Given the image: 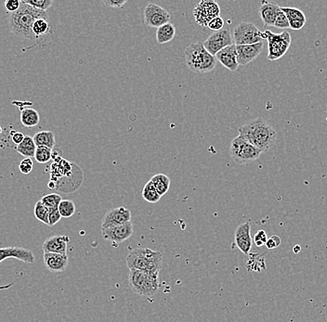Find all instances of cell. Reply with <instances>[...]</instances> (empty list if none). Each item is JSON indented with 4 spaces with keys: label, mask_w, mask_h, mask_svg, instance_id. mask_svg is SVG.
Returning a JSON list of instances; mask_svg holds the SVG:
<instances>
[{
    "label": "cell",
    "mask_w": 327,
    "mask_h": 322,
    "mask_svg": "<svg viewBox=\"0 0 327 322\" xmlns=\"http://www.w3.org/2000/svg\"><path fill=\"white\" fill-rule=\"evenodd\" d=\"M216 60L222 64L226 69L234 72L238 69L239 64L237 63V51L236 46L231 45L225 49L221 50L216 54Z\"/></svg>",
    "instance_id": "cell-19"
},
{
    "label": "cell",
    "mask_w": 327,
    "mask_h": 322,
    "mask_svg": "<svg viewBox=\"0 0 327 322\" xmlns=\"http://www.w3.org/2000/svg\"><path fill=\"white\" fill-rule=\"evenodd\" d=\"M299 250H300V247L298 246V245H296V246L294 248V252H295V253H298Z\"/></svg>",
    "instance_id": "cell-44"
},
{
    "label": "cell",
    "mask_w": 327,
    "mask_h": 322,
    "mask_svg": "<svg viewBox=\"0 0 327 322\" xmlns=\"http://www.w3.org/2000/svg\"><path fill=\"white\" fill-rule=\"evenodd\" d=\"M33 167H34V163L31 158H25L20 163V171L25 175L30 174L33 171Z\"/></svg>",
    "instance_id": "cell-35"
},
{
    "label": "cell",
    "mask_w": 327,
    "mask_h": 322,
    "mask_svg": "<svg viewBox=\"0 0 327 322\" xmlns=\"http://www.w3.org/2000/svg\"><path fill=\"white\" fill-rule=\"evenodd\" d=\"M133 234V225L131 221L124 225L109 228H101V236L103 240L110 241L113 244H119L128 240Z\"/></svg>",
    "instance_id": "cell-13"
},
{
    "label": "cell",
    "mask_w": 327,
    "mask_h": 322,
    "mask_svg": "<svg viewBox=\"0 0 327 322\" xmlns=\"http://www.w3.org/2000/svg\"><path fill=\"white\" fill-rule=\"evenodd\" d=\"M274 27L279 28V29H287L289 28V22L288 19L286 18L285 14L282 12V10L280 9L279 13L277 14L276 20L274 23Z\"/></svg>",
    "instance_id": "cell-34"
},
{
    "label": "cell",
    "mask_w": 327,
    "mask_h": 322,
    "mask_svg": "<svg viewBox=\"0 0 327 322\" xmlns=\"http://www.w3.org/2000/svg\"><path fill=\"white\" fill-rule=\"evenodd\" d=\"M26 136L24 135V133L22 132H16L14 133L13 135V141L14 144L16 145H19L20 143L23 142V140L25 139Z\"/></svg>",
    "instance_id": "cell-43"
},
{
    "label": "cell",
    "mask_w": 327,
    "mask_h": 322,
    "mask_svg": "<svg viewBox=\"0 0 327 322\" xmlns=\"http://www.w3.org/2000/svg\"><path fill=\"white\" fill-rule=\"evenodd\" d=\"M22 2L43 12H47L53 5L52 0H23Z\"/></svg>",
    "instance_id": "cell-33"
},
{
    "label": "cell",
    "mask_w": 327,
    "mask_h": 322,
    "mask_svg": "<svg viewBox=\"0 0 327 322\" xmlns=\"http://www.w3.org/2000/svg\"><path fill=\"white\" fill-rule=\"evenodd\" d=\"M220 14V6L214 0H203L194 10L195 22L202 27H208L210 21L219 17Z\"/></svg>",
    "instance_id": "cell-9"
},
{
    "label": "cell",
    "mask_w": 327,
    "mask_h": 322,
    "mask_svg": "<svg viewBox=\"0 0 327 322\" xmlns=\"http://www.w3.org/2000/svg\"><path fill=\"white\" fill-rule=\"evenodd\" d=\"M63 201L62 196L57 194V193H51L48 195H45L41 198L40 202L44 204L45 206L48 208L49 212L58 210L60 202Z\"/></svg>",
    "instance_id": "cell-27"
},
{
    "label": "cell",
    "mask_w": 327,
    "mask_h": 322,
    "mask_svg": "<svg viewBox=\"0 0 327 322\" xmlns=\"http://www.w3.org/2000/svg\"><path fill=\"white\" fill-rule=\"evenodd\" d=\"M263 34L268 41V60L273 62L284 56L292 41L289 32L283 31L281 34H274L266 30Z\"/></svg>",
    "instance_id": "cell-6"
},
{
    "label": "cell",
    "mask_w": 327,
    "mask_h": 322,
    "mask_svg": "<svg viewBox=\"0 0 327 322\" xmlns=\"http://www.w3.org/2000/svg\"><path fill=\"white\" fill-rule=\"evenodd\" d=\"M267 240H268V236H267V233L265 232L264 230H258V232L255 235V237L253 238V241L255 242V244L258 247L265 245Z\"/></svg>",
    "instance_id": "cell-37"
},
{
    "label": "cell",
    "mask_w": 327,
    "mask_h": 322,
    "mask_svg": "<svg viewBox=\"0 0 327 322\" xmlns=\"http://www.w3.org/2000/svg\"><path fill=\"white\" fill-rule=\"evenodd\" d=\"M238 132L240 137L261 152H269L276 142L275 129L260 117L240 127Z\"/></svg>",
    "instance_id": "cell-1"
},
{
    "label": "cell",
    "mask_w": 327,
    "mask_h": 322,
    "mask_svg": "<svg viewBox=\"0 0 327 322\" xmlns=\"http://www.w3.org/2000/svg\"><path fill=\"white\" fill-rule=\"evenodd\" d=\"M281 10L288 19V22L293 21H306V16L299 9L290 8V7H281Z\"/></svg>",
    "instance_id": "cell-29"
},
{
    "label": "cell",
    "mask_w": 327,
    "mask_h": 322,
    "mask_svg": "<svg viewBox=\"0 0 327 322\" xmlns=\"http://www.w3.org/2000/svg\"><path fill=\"white\" fill-rule=\"evenodd\" d=\"M49 213H50V215H49V226L52 227V226L56 225L57 223L61 220L62 216L60 215L59 209L54 210V211H51Z\"/></svg>",
    "instance_id": "cell-39"
},
{
    "label": "cell",
    "mask_w": 327,
    "mask_h": 322,
    "mask_svg": "<svg viewBox=\"0 0 327 322\" xmlns=\"http://www.w3.org/2000/svg\"><path fill=\"white\" fill-rule=\"evenodd\" d=\"M263 42L245 46H236L237 63L239 66H245L250 64L254 60H256L263 51Z\"/></svg>",
    "instance_id": "cell-16"
},
{
    "label": "cell",
    "mask_w": 327,
    "mask_h": 322,
    "mask_svg": "<svg viewBox=\"0 0 327 322\" xmlns=\"http://www.w3.org/2000/svg\"><path fill=\"white\" fill-rule=\"evenodd\" d=\"M34 214L38 220L49 226V215H50L49 210L40 201H38L36 203L34 208Z\"/></svg>",
    "instance_id": "cell-31"
},
{
    "label": "cell",
    "mask_w": 327,
    "mask_h": 322,
    "mask_svg": "<svg viewBox=\"0 0 327 322\" xmlns=\"http://www.w3.org/2000/svg\"><path fill=\"white\" fill-rule=\"evenodd\" d=\"M59 212L62 217L68 218L76 213V205L71 200H63L59 204Z\"/></svg>",
    "instance_id": "cell-30"
},
{
    "label": "cell",
    "mask_w": 327,
    "mask_h": 322,
    "mask_svg": "<svg viewBox=\"0 0 327 322\" xmlns=\"http://www.w3.org/2000/svg\"><path fill=\"white\" fill-rule=\"evenodd\" d=\"M70 239L66 235H53L45 240L42 245L44 253L67 254V244Z\"/></svg>",
    "instance_id": "cell-17"
},
{
    "label": "cell",
    "mask_w": 327,
    "mask_h": 322,
    "mask_svg": "<svg viewBox=\"0 0 327 322\" xmlns=\"http://www.w3.org/2000/svg\"><path fill=\"white\" fill-rule=\"evenodd\" d=\"M280 9L281 7L274 2H268V1L261 2V5L259 8V14H260V18L264 24V26L267 27V26H274L277 14L279 13Z\"/></svg>",
    "instance_id": "cell-20"
},
{
    "label": "cell",
    "mask_w": 327,
    "mask_h": 322,
    "mask_svg": "<svg viewBox=\"0 0 327 322\" xmlns=\"http://www.w3.org/2000/svg\"><path fill=\"white\" fill-rule=\"evenodd\" d=\"M21 6L20 0H7L5 1V8L10 13H15L19 10Z\"/></svg>",
    "instance_id": "cell-38"
},
{
    "label": "cell",
    "mask_w": 327,
    "mask_h": 322,
    "mask_svg": "<svg viewBox=\"0 0 327 322\" xmlns=\"http://www.w3.org/2000/svg\"><path fill=\"white\" fill-rule=\"evenodd\" d=\"M40 121L38 111L32 108H27L21 112V123L26 127L38 126Z\"/></svg>",
    "instance_id": "cell-23"
},
{
    "label": "cell",
    "mask_w": 327,
    "mask_h": 322,
    "mask_svg": "<svg viewBox=\"0 0 327 322\" xmlns=\"http://www.w3.org/2000/svg\"><path fill=\"white\" fill-rule=\"evenodd\" d=\"M142 198L147 202L156 203V202L160 201L161 196L158 194L157 191L155 190V188L153 187V185L151 184V181H149V182L145 184V186L143 187Z\"/></svg>",
    "instance_id": "cell-26"
},
{
    "label": "cell",
    "mask_w": 327,
    "mask_h": 322,
    "mask_svg": "<svg viewBox=\"0 0 327 322\" xmlns=\"http://www.w3.org/2000/svg\"><path fill=\"white\" fill-rule=\"evenodd\" d=\"M33 139L37 147H47L52 150L56 145L55 134L52 131H40L36 133L33 137Z\"/></svg>",
    "instance_id": "cell-22"
},
{
    "label": "cell",
    "mask_w": 327,
    "mask_h": 322,
    "mask_svg": "<svg viewBox=\"0 0 327 322\" xmlns=\"http://www.w3.org/2000/svg\"><path fill=\"white\" fill-rule=\"evenodd\" d=\"M15 258L23 261L26 264H33L36 261V256L31 250L23 247H3L0 248V263L5 259ZM14 283L0 286V290H9L13 287Z\"/></svg>",
    "instance_id": "cell-10"
},
{
    "label": "cell",
    "mask_w": 327,
    "mask_h": 322,
    "mask_svg": "<svg viewBox=\"0 0 327 322\" xmlns=\"http://www.w3.org/2000/svg\"><path fill=\"white\" fill-rule=\"evenodd\" d=\"M37 150V145L35 144L34 139L30 136H26L22 143L17 145L16 151L19 152L21 155L26 156V158H33L35 156Z\"/></svg>",
    "instance_id": "cell-25"
},
{
    "label": "cell",
    "mask_w": 327,
    "mask_h": 322,
    "mask_svg": "<svg viewBox=\"0 0 327 322\" xmlns=\"http://www.w3.org/2000/svg\"><path fill=\"white\" fill-rule=\"evenodd\" d=\"M186 64L195 74L204 75L214 70L217 60L208 52L202 42L190 45L184 52Z\"/></svg>",
    "instance_id": "cell-4"
},
{
    "label": "cell",
    "mask_w": 327,
    "mask_h": 322,
    "mask_svg": "<svg viewBox=\"0 0 327 322\" xmlns=\"http://www.w3.org/2000/svg\"><path fill=\"white\" fill-rule=\"evenodd\" d=\"M126 0H105L103 1V3L106 6L110 7V8H116V9H120L123 8V6L126 4Z\"/></svg>",
    "instance_id": "cell-41"
},
{
    "label": "cell",
    "mask_w": 327,
    "mask_h": 322,
    "mask_svg": "<svg viewBox=\"0 0 327 322\" xmlns=\"http://www.w3.org/2000/svg\"><path fill=\"white\" fill-rule=\"evenodd\" d=\"M50 29L51 27L48 19H38L34 23L32 31L36 36V38H38L39 37L47 35L50 32Z\"/></svg>",
    "instance_id": "cell-28"
},
{
    "label": "cell",
    "mask_w": 327,
    "mask_h": 322,
    "mask_svg": "<svg viewBox=\"0 0 327 322\" xmlns=\"http://www.w3.org/2000/svg\"><path fill=\"white\" fill-rule=\"evenodd\" d=\"M131 220V212L128 209L120 206L111 209L104 215L101 221V228L116 227L124 225Z\"/></svg>",
    "instance_id": "cell-14"
},
{
    "label": "cell",
    "mask_w": 327,
    "mask_h": 322,
    "mask_svg": "<svg viewBox=\"0 0 327 322\" xmlns=\"http://www.w3.org/2000/svg\"><path fill=\"white\" fill-rule=\"evenodd\" d=\"M128 282L133 291L140 296H153L159 289V273L129 270Z\"/></svg>",
    "instance_id": "cell-5"
},
{
    "label": "cell",
    "mask_w": 327,
    "mask_h": 322,
    "mask_svg": "<svg viewBox=\"0 0 327 322\" xmlns=\"http://www.w3.org/2000/svg\"><path fill=\"white\" fill-rule=\"evenodd\" d=\"M305 24H306V21H293L289 23V28L293 30H300L304 27Z\"/></svg>",
    "instance_id": "cell-42"
},
{
    "label": "cell",
    "mask_w": 327,
    "mask_h": 322,
    "mask_svg": "<svg viewBox=\"0 0 327 322\" xmlns=\"http://www.w3.org/2000/svg\"><path fill=\"white\" fill-rule=\"evenodd\" d=\"M38 19H48L47 12L37 10L21 1L19 10L10 14L9 26L16 37L36 40L38 38H36L32 29L34 23Z\"/></svg>",
    "instance_id": "cell-2"
},
{
    "label": "cell",
    "mask_w": 327,
    "mask_h": 322,
    "mask_svg": "<svg viewBox=\"0 0 327 322\" xmlns=\"http://www.w3.org/2000/svg\"><path fill=\"white\" fill-rule=\"evenodd\" d=\"M176 35V28L173 24L168 23L157 28L156 40L158 44L164 45L172 41Z\"/></svg>",
    "instance_id": "cell-21"
},
{
    "label": "cell",
    "mask_w": 327,
    "mask_h": 322,
    "mask_svg": "<svg viewBox=\"0 0 327 322\" xmlns=\"http://www.w3.org/2000/svg\"><path fill=\"white\" fill-rule=\"evenodd\" d=\"M163 254L149 248H135L127 254L126 266L129 270L159 273L162 267Z\"/></svg>",
    "instance_id": "cell-3"
},
{
    "label": "cell",
    "mask_w": 327,
    "mask_h": 322,
    "mask_svg": "<svg viewBox=\"0 0 327 322\" xmlns=\"http://www.w3.org/2000/svg\"><path fill=\"white\" fill-rule=\"evenodd\" d=\"M2 133V127H0V134Z\"/></svg>",
    "instance_id": "cell-45"
},
{
    "label": "cell",
    "mask_w": 327,
    "mask_h": 322,
    "mask_svg": "<svg viewBox=\"0 0 327 322\" xmlns=\"http://www.w3.org/2000/svg\"><path fill=\"white\" fill-rule=\"evenodd\" d=\"M150 181L153 185V187L155 188L158 194L161 197L165 195L170 190V178L167 175L157 174L151 177Z\"/></svg>",
    "instance_id": "cell-24"
},
{
    "label": "cell",
    "mask_w": 327,
    "mask_h": 322,
    "mask_svg": "<svg viewBox=\"0 0 327 322\" xmlns=\"http://www.w3.org/2000/svg\"><path fill=\"white\" fill-rule=\"evenodd\" d=\"M223 26H224V21L223 19L219 16V17H216L212 21H210V23L208 24V27L214 31V32H218V31H220L223 29Z\"/></svg>",
    "instance_id": "cell-36"
},
{
    "label": "cell",
    "mask_w": 327,
    "mask_h": 322,
    "mask_svg": "<svg viewBox=\"0 0 327 322\" xmlns=\"http://www.w3.org/2000/svg\"><path fill=\"white\" fill-rule=\"evenodd\" d=\"M170 18L171 17L169 12L156 4L150 3L144 8L143 19L145 26L157 29L164 25L170 23Z\"/></svg>",
    "instance_id": "cell-12"
},
{
    "label": "cell",
    "mask_w": 327,
    "mask_h": 322,
    "mask_svg": "<svg viewBox=\"0 0 327 322\" xmlns=\"http://www.w3.org/2000/svg\"><path fill=\"white\" fill-rule=\"evenodd\" d=\"M44 265L49 271L52 273L63 272L68 266V255L61 253H44Z\"/></svg>",
    "instance_id": "cell-18"
},
{
    "label": "cell",
    "mask_w": 327,
    "mask_h": 322,
    "mask_svg": "<svg viewBox=\"0 0 327 322\" xmlns=\"http://www.w3.org/2000/svg\"><path fill=\"white\" fill-rule=\"evenodd\" d=\"M233 44L235 46L257 44L262 42L264 34L260 32L257 26L252 23H240L233 29Z\"/></svg>",
    "instance_id": "cell-8"
},
{
    "label": "cell",
    "mask_w": 327,
    "mask_h": 322,
    "mask_svg": "<svg viewBox=\"0 0 327 322\" xmlns=\"http://www.w3.org/2000/svg\"><path fill=\"white\" fill-rule=\"evenodd\" d=\"M205 49L213 56L227 47L233 45V36L229 29H222L214 32L203 42Z\"/></svg>",
    "instance_id": "cell-11"
},
{
    "label": "cell",
    "mask_w": 327,
    "mask_h": 322,
    "mask_svg": "<svg viewBox=\"0 0 327 322\" xmlns=\"http://www.w3.org/2000/svg\"><path fill=\"white\" fill-rule=\"evenodd\" d=\"M234 242L240 251L245 255L251 252L253 239L249 222H245L236 227L234 231Z\"/></svg>",
    "instance_id": "cell-15"
},
{
    "label": "cell",
    "mask_w": 327,
    "mask_h": 322,
    "mask_svg": "<svg viewBox=\"0 0 327 322\" xmlns=\"http://www.w3.org/2000/svg\"><path fill=\"white\" fill-rule=\"evenodd\" d=\"M262 152L242 137L233 139L230 146V155L237 164H245L259 158Z\"/></svg>",
    "instance_id": "cell-7"
},
{
    "label": "cell",
    "mask_w": 327,
    "mask_h": 322,
    "mask_svg": "<svg viewBox=\"0 0 327 322\" xmlns=\"http://www.w3.org/2000/svg\"><path fill=\"white\" fill-rule=\"evenodd\" d=\"M34 158L39 164H46L52 158V150L47 147H37Z\"/></svg>",
    "instance_id": "cell-32"
},
{
    "label": "cell",
    "mask_w": 327,
    "mask_h": 322,
    "mask_svg": "<svg viewBox=\"0 0 327 322\" xmlns=\"http://www.w3.org/2000/svg\"><path fill=\"white\" fill-rule=\"evenodd\" d=\"M280 244H281V239L276 235H274V236H271V238H268V240L265 245L268 249H274V248L280 246Z\"/></svg>",
    "instance_id": "cell-40"
}]
</instances>
